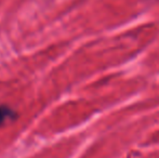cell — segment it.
I'll return each mask as SVG.
<instances>
[{
  "instance_id": "obj_1",
  "label": "cell",
  "mask_w": 159,
  "mask_h": 158,
  "mask_svg": "<svg viewBox=\"0 0 159 158\" xmlns=\"http://www.w3.org/2000/svg\"><path fill=\"white\" fill-rule=\"evenodd\" d=\"M15 116V113L8 106H0V126L11 120Z\"/></svg>"
}]
</instances>
